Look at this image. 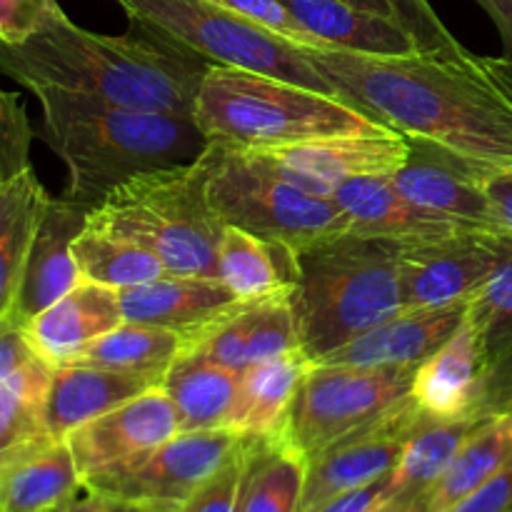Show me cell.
Returning <instances> with one entry per match:
<instances>
[{
	"label": "cell",
	"instance_id": "9c48e42d",
	"mask_svg": "<svg viewBox=\"0 0 512 512\" xmlns=\"http://www.w3.org/2000/svg\"><path fill=\"white\" fill-rule=\"evenodd\" d=\"M415 368L315 363L295 398L285 438L315 458L338 440L370 428L410 398Z\"/></svg>",
	"mask_w": 512,
	"mask_h": 512
},
{
	"label": "cell",
	"instance_id": "1f68e13d",
	"mask_svg": "<svg viewBox=\"0 0 512 512\" xmlns=\"http://www.w3.org/2000/svg\"><path fill=\"white\" fill-rule=\"evenodd\" d=\"M218 280L243 303H258L293 288V263L283 250L235 225H223Z\"/></svg>",
	"mask_w": 512,
	"mask_h": 512
},
{
	"label": "cell",
	"instance_id": "4dcf8cb0",
	"mask_svg": "<svg viewBox=\"0 0 512 512\" xmlns=\"http://www.w3.org/2000/svg\"><path fill=\"white\" fill-rule=\"evenodd\" d=\"M185 350H188V340L180 333L158 328V325L123 320L118 328L93 340L75 363L138 375V378L160 385Z\"/></svg>",
	"mask_w": 512,
	"mask_h": 512
},
{
	"label": "cell",
	"instance_id": "ba28073f",
	"mask_svg": "<svg viewBox=\"0 0 512 512\" xmlns=\"http://www.w3.org/2000/svg\"><path fill=\"white\" fill-rule=\"evenodd\" d=\"M135 28L200 55L210 65L253 70L338 95L308 48L208 0H118Z\"/></svg>",
	"mask_w": 512,
	"mask_h": 512
},
{
	"label": "cell",
	"instance_id": "9a60e30c",
	"mask_svg": "<svg viewBox=\"0 0 512 512\" xmlns=\"http://www.w3.org/2000/svg\"><path fill=\"white\" fill-rule=\"evenodd\" d=\"M123 320L158 325L180 333L188 345L248 303L235 298L218 278L163 275L150 283L118 290Z\"/></svg>",
	"mask_w": 512,
	"mask_h": 512
},
{
	"label": "cell",
	"instance_id": "e575fe53",
	"mask_svg": "<svg viewBox=\"0 0 512 512\" xmlns=\"http://www.w3.org/2000/svg\"><path fill=\"white\" fill-rule=\"evenodd\" d=\"M73 250L83 283L123 290L168 275L163 263L143 245L103 233V230L88 228V225L75 238Z\"/></svg>",
	"mask_w": 512,
	"mask_h": 512
},
{
	"label": "cell",
	"instance_id": "484cf974",
	"mask_svg": "<svg viewBox=\"0 0 512 512\" xmlns=\"http://www.w3.org/2000/svg\"><path fill=\"white\" fill-rule=\"evenodd\" d=\"M150 388L158 385L138 375L85 363L58 365L53 368L48 403H45V425L50 438L65 440L80 425L110 413Z\"/></svg>",
	"mask_w": 512,
	"mask_h": 512
},
{
	"label": "cell",
	"instance_id": "3957f363",
	"mask_svg": "<svg viewBox=\"0 0 512 512\" xmlns=\"http://www.w3.org/2000/svg\"><path fill=\"white\" fill-rule=\"evenodd\" d=\"M30 93L43 110V140L68 168L65 198L90 208L125 180L193 163L208 148L193 118L123 108L55 88Z\"/></svg>",
	"mask_w": 512,
	"mask_h": 512
},
{
	"label": "cell",
	"instance_id": "ac0fdd59",
	"mask_svg": "<svg viewBox=\"0 0 512 512\" xmlns=\"http://www.w3.org/2000/svg\"><path fill=\"white\" fill-rule=\"evenodd\" d=\"M335 203L350 220V235L383 238L395 243H423L475 230L450 215L435 213L400 193L390 175H368L340 185Z\"/></svg>",
	"mask_w": 512,
	"mask_h": 512
},
{
	"label": "cell",
	"instance_id": "2e32d148",
	"mask_svg": "<svg viewBox=\"0 0 512 512\" xmlns=\"http://www.w3.org/2000/svg\"><path fill=\"white\" fill-rule=\"evenodd\" d=\"M88 213L90 205L65 195L45 205L13 308L23 325L83 283L73 245L88 223Z\"/></svg>",
	"mask_w": 512,
	"mask_h": 512
},
{
	"label": "cell",
	"instance_id": "836d02e7",
	"mask_svg": "<svg viewBox=\"0 0 512 512\" xmlns=\"http://www.w3.org/2000/svg\"><path fill=\"white\" fill-rule=\"evenodd\" d=\"M53 365L35 355L0 385V460L50 438L45 403Z\"/></svg>",
	"mask_w": 512,
	"mask_h": 512
},
{
	"label": "cell",
	"instance_id": "60d3db41",
	"mask_svg": "<svg viewBox=\"0 0 512 512\" xmlns=\"http://www.w3.org/2000/svg\"><path fill=\"white\" fill-rule=\"evenodd\" d=\"M248 445V440H245ZM245 448L218 475L208 480L193 498L165 512H238V493L243 483Z\"/></svg>",
	"mask_w": 512,
	"mask_h": 512
},
{
	"label": "cell",
	"instance_id": "f546056e",
	"mask_svg": "<svg viewBox=\"0 0 512 512\" xmlns=\"http://www.w3.org/2000/svg\"><path fill=\"white\" fill-rule=\"evenodd\" d=\"M308 458L288 438L248 440L238 512H298Z\"/></svg>",
	"mask_w": 512,
	"mask_h": 512
},
{
	"label": "cell",
	"instance_id": "f6af8a7d",
	"mask_svg": "<svg viewBox=\"0 0 512 512\" xmlns=\"http://www.w3.org/2000/svg\"><path fill=\"white\" fill-rule=\"evenodd\" d=\"M390 475L375 480V483L363 485V488H355V490H350V493L338 495V498L328 500V503H323L318 510H313V512H368L370 508H375V505H378L385 495H388Z\"/></svg>",
	"mask_w": 512,
	"mask_h": 512
},
{
	"label": "cell",
	"instance_id": "7a4b0ae2",
	"mask_svg": "<svg viewBox=\"0 0 512 512\" xmlns=\"http://www.w3.org/2000/svg\"><path fill=\"white\" fill-rule=\"evenodd\" d=\"M208 60L153 33L98 35L68 15L23 43H0V73L25 90L85 93L113 105L193 118Z\"/></svg>",
	"mask_w": 512,
	"mask_h": 512
},
{
	"label": "cell",
	"instance_id": "7c38bea8",
	"mask_svg": "<svg viewBox=\"0 0 512 512\" xmlns=\"http://www.w3.org/2000/svg\"><path fill=\"white\" fill-rule=\"evenodd\" d=\"M248 153L300 188L333 198L335 190L350 180L393 175L403 168L410 158V140L395 130H380Z\"/></svg>",
	"mask_w": 512,
	"mask_h": 512
},
{
	"label": "cell",
	"instance_id": "277c9868",
	"mask_svg": "<svg viewBox=\"0 0 512 512\" xmlns=\"http://www.w3.org/2000/svg\"><path fill=\"white\" fill-rule=\"evenodd\" d=\"M193 120L208 143L235 150H278L390 130L343 95L225 65L205 70Z\"/></svg>",
	"mask_w": 512,
	"mask_h": 512
},
{
	"label": "cell",
	"instance_id": "bcb514c9",
	"mask_svg": "<svg viewBox=\"0 0 512 512\" xmlns=\"http://www.w3.org/2000/svg\"><path fill=\"white\" fill-rule=\"evenodd\" d=\"M58 512H165L148 508V505L130 503V500L115 498V495L100 493V490L80 488V493L75 498H70Z\"/></svg>",
	"mask_w": 512,
	"mask_h": 512
},
{
	"label": "cell",
	"instance_id": "b9f144b4",
	"mask_svg": "<svg viewBox=\"0 0 512 512\" xmlns=\"http://www.w3.org/2000/svg\"><path fill=\"white\" fill-rule=\"evenodd\" d=\"M473 175L493 208L500 233L512 238V165H485L475 168Z\"/></svg>",
	"mask_w": 512,
	"mask_h": 512
},
{
	"label": "cell",
	"instance_id": "4316f807",
	"mask_svg": "<svg viewBox=\"0 0 512 512\" xmlns=\"http://www.w3.org/2000/svg\"><path fill=\"white\" fill-rule=\"evenodd\" d=\"M485 420H430L423 418L405 443L403 455L390 475L388 498L400 503L420 505L425 510L430 493L450 468L465 440L475 433Z\"/></svg>",
	"mask_w": 512,
	"mask_h": 512
},
{
	"label": "cell",
	"instance_id": "4fadbf2b",
	"mask_svg": "<svg viewBox=\"0 0 512 512\" xmlns=\"http://www.w3.org/2000/svg\"><path fill=\"white\" fill-rule=\"evenodd\" d=\"M420 420L423 415L408 398L375 425L338 440L328 450L310 458L298 512L318 510L338 495L393 473Z\"/></svg>",
	"mask_w": 512,
	"mask_h": 512
},
{
	"label": "cell",
	"instance_id": "30bf717a",
	"mask_svg": "<svg viewBox=\"0 0 512 512\" xmlns=\"http://www.w3.org/2000/svg\"><path fill=\"white\" fill-rule=\"evenodd\" d=\"M243 448L245 440L225 428L178 433L140 458L90 475L83 485L130 503L170 510L193 498Z\"/></svg>",
	"mask_w": 512,
	"mask_h": 512
},
{
	"label": "cell",
	"instance_id": "8fae6325",
	"mask_svg": "<svg viewBox=\"0 0 512 512\" xmlns=\"http://www.w3.org/2000/svg\"><path fill=\"white\" fill-rule=\"evenodd\" d=\"M503 235L463 230L440 240L400 243L403 310L468 305L493 273Z\"/></svg>",
	"mask_w": 512,
	"mask_h": 512
},
{
	"label": "cell",
	"instance_id": "d590c367",
	"mask_svg": "<svg viewBox=\"0 0 512 512\" xmlns=\"http://www.w3.org/2000/svg\"><path fill=\"white\" fill-rule=\"evenodd\" d=\"M465 318L483 340L485 355L512 343V238L503 235V248L493 273L470 298Z\"/></svg>",
	"mask_w": 512,
	"mask_h": 512
},
{
	"label": "cell",
	"instance_id": "5bb4252c",
	"mask_svg": "<svg viewBox=\"0 0 512 512\" xmlns=\"http://www.w3.org/2000/svg\"><path fill=\"white\" fill-rule=\"evenodd\" d=\"M180 430L178 410L163 388L145 390L138 398L80 425L68 435L70 453L80 478L123 465L173 440Z\"/></svg>",
	"mask_w": 512,
	"mask_h": 512
},
{
	"label": "cell",
	"instance_id": "e0dca14e",
	"mask_svg": "<svg viewBox=\"0 0 512 512\" xmlns=\"http://www.w3.org/2000/svg\"><path fill=\"white\" fill-rule=\"evenodd\" d=\"M485 348L468 318L453 335L415 368L410 400L423 418L458 420L483 415Z\"/></svg>",
	"mask_w": 512,
	"mask_h": 512
},
{
	"label": "cell",
	"instance_id": "7bdbcfd3",
	"mask_svg": "<svg viewBox=\"0 0 512 512\" xmlns=\"http://www.w3.org/2000/svg\"><path fill=\"white\" fill-rule=\"evenodd\" d=\"M33 358L35 350L30 348L25 325L20 323L18 315L8 313L0 318V385Z\"/></svg>",
	"mask_w": 512,
	"mask_h": 512
},
{
	"label": "cell",
	"instance_id": "52a82bcc",
	"mask_svg": "<svg viewBox=\"0 0 512 512\" xmlns=\"http://www.w3.org/2000/svg\"><path fill=\"white\" fill-rule=\"evenodd\" d=\"M208 200L223 225H235L295 258L325 240L350 235V220L330 195L310 193L248 150L208 143Z\"/></svg>",
	"mask_w": 512,
	"mask_h": 512
},
{
	"label": "cell",
	"instance_id": "f1b7e54d",
	"mask_svg": "<svg viewBox=\"0 0 512 512\" xmlns=\"http://www.w3.org/2000/svg\"><path fill=\"white\" fill-rule=\"evenodd\" d=\"M238 370L210 363L198 353H183L163 378L160 388L173 400L180 430L223 428L240 385Z\"/></svg>",
	"mask_w": 512,
	"mask_h": 512
},
{
	"label": "cell",
	"instance_id": "8d00e7d4",
	"mask_svg": "<svg viewBox=\"0 0 512 512\" xmlns=\"http://www.w3.org/2000/svg\"><path fill=\"white\" fill-rule=\"evenodd\" d=\"M365 13L380 15L393 23L408 28L420 40L425 53H440V50L460 48V40L440 20L430 0H340Z\"/></svg>",
	"mask_w": 512,
	"mask_h": 512
},
{
	"label": "cell",
	"instance_id": "cb8c5ba5",
	"mask_svg": "<svg viewBox=\"0 0 512 512\" xmlns=\"http://www.w3.org/2000/svg\"><path fill=\"white\" fill-rule=\"evenodd\" d=\"M80 488L68 440L43 438L0 460V512H58Z\"/></svg>",
	"mask_w": 512,
	"mask_h": 512
},
{
	"label": "cell",
	"instance_id": "c3c4849f",
	"mask_svg": "<svg viewBox=\"0 0 512 512\" xmlns=\"http://www.w3.org/2000/svg\"><path fill=\"white\" fill-rule=\"evenodd\" d=\"M368 512H425V510L420 508V505L400 503V500H395V498H388V495H385V498L380 500V503L375 505V508H370Z\"/></svg>",
	"mask_w": 512,
	"mask_h": 512
},
{
	"label": "cell",
	"instance_id": "d6a6232c",
	"mask_svg": "<svg viewBox=\"0 0 512 512\" xmlns=\"http://www.w3.org/2000/svg\"><path fill=\"white\" fill-rule=\"evenodd\" d=\"M512 465V413L485 420L430 493L425 512H445Z\"/></svg>",
	"mask_w": 512,
	"mask_h": 512
},
{
	"label": "cell",
	"instance_id": "d6986e66",
	"mask_svg": "<svg viewBox=\"0 0 512 512\" xmlns=\"http://www.w3.org/2000/svg\"><path fill=\"white\" fill-rule=\"evenodd\" d=\"M473 168L478 165L450 158L423 140H410L408 163L395 170L390 180L423 208L450 215L475 230L503 235Z\"/></svg>",
	"mask_w": 512,
	"mask_h": 512
},
{
	"label": "cell",
	"instance_id": "74e56055",
	"mask_svg": "<svg viewBox=\"0 0 512 512\" xmlns=\"http://www.w3.org/2000/svg\"><path fill=\"white\" fill-rule=\"evenodd\" d=\"M33 125L23 100L0 88V183H8L30 165Z\"/></svg>",
	"mask_w": 512,
	"mask_h": 512
},
{
	"label": "cell",
	"instance_id": "f35d334b",
	"mask_svg": "<svg viewBox=\"0 0 512 512\" xmlns=\"http://www.w3.org/2000/svg\"><path fill=\"white\" fill-rule=\"evenodd\" d=\"M208 3L220 5V8L230 10V13H238L243 18L253 20V23L263 25V28L273 30L280 38L290 40L295 45H303V48H328V45L320 43L315 35H310L298 20L290 15V10L285 8L283 0H208Z\"/></svg>",
	"mask_w": 512,
	"mask_h": 512
},
{
	"label": "cell",
	"instance_id": "8992f818",
	"mask_svg": "<svg viewBox=\"0 0 512 512\" xmlns=\"http://www.w3.org/2000/svg\"><path fill=\"white\" fill-rule=\"evenodd\" d=\"M208 165L148 170L110 190L88 213V228L133 240L163 263L168 275L218 278L223 223L208 200Z\"/></svg>",
	"mask_w": 512,
	"mask_h": 512
},
{
	"label": "cell",
	"instance_id": "83f0119b",
	"mask_svg": "<svg viewBox=\"0 0 512 512\" xmlns=\"http://www.w3.org/2000/svg\"><path fill=\"white\" fill-rule=\"evenodd\" d=\"M50 195L33 168L0 183V318L13 313L30 245Z\"/></svg>",
	"mask_w": 512,
	"mask_h": 512
},
{
	"label": "cell",
	"instance_id": "6da1fadb",
	"mask_svg": "<svg viewBox=\"0 0 512 512\" xmlns=\"http://www.w3.org/2000/svg\"><path fill=\"white\" fill-rule=\"evenodd\" d=\"M338 95L383 123L473 165H512V60L465 45L408 58L308 48Z\"/></svg>",
	"mask_w": 512,
	"mask_h": 512
},
{
	"label": "cell",
	"instance_id": "d4e9b609",
	"mask_svg": "<svg viewBox=\"0 0 512 512\" xmlns=\"http://www.w3.org/2000/svg\"><path fill=\"white\" fill-rule=\"evenodd\" d=\"M295 20L330 50L373 58H408L425 53L403 25L365 13L340 0H283Z\"/></svg>",
	"mask_w": 512,
	"mask_h": 512
},
{
	"label": "cell",
	"instance_id": "ffe728a7",
	"mask_svg": "<svg viewBox=\"0 0 512 512\" xmlns=\"http://www.w3.org/2000/svg\"><path fill=\"white\" fill-rule=\"evenodd\" d=\"M293 350H300V335L290 290H285L258 303H248L233 318L195 338L185 353H198L210 363L243 373L250 365Z\"/></svg>",
	"mask_w": 512,
	"mask_h": 512
},
{
	"label": "cell",
	"instance_id": "603a6c76",
	"mask_svg": "<svg viewBox=\"0 0 512 512\" xmlns=\"http://www.w3.org/2000/svg\"><path fill=\"white\" fill-rule=\"evenodd\" d=\"M313 365L303 350L250 365L240 375L238 393L223 428L243 440L285 438L298 390Z\"/></svg>",
	"mask_w": 512,
	"mask_h": 512
},
{
	"label": "cell",
	"instance_id": "ee69618b",
	"mask_svg": "<svg viewBox=\"0 0 512 512\" xmlns=\"http://www.w3.org/2000/svg\"><path fill=\"white\" fill-rule=\"evenodd\" d=\"M445 512H512V465Z\"/></svg>",
	"mask_w": 512,
	"mask_h": 512
},
{
	"label": "cell",
	"instance_id": "ab89813d",
	"mask_svg": "<svg viewBox=\"0 0 512 512\" xmlns=\"http://www.w3.org/2000/svg\"><path fill=\"white\" fill-rule=\"evenodd\" d=\"M63 15L58 0H0V43H23Z\"/></svg>",
	"mask_w": 512,
	"mask_h": 512
},
{
	"label": "cell",
	"instance_id": "5b68a950",
	"mask_svg": "<svg viewBox=\"0 0 512 512\" xmlns=\"http://www.w3.org/2000/svg\"><path fill=\"white\" fill-rule=\"evenodd\" d=\"M398 253L395 240L340 235L290 258L300 350L313 363L403 310Z\"/></svg>",
	"mask_w": 512,
	"mask_h": 512
},
{
	"label": "cell",
	"instance_id": "7402d4cb",
	"mask_svg": "<svg viewBox=\"0 0 512 512\" xmlns=\"http://www.w3.org/2000/svg\"><path fill=\"white\" fill-rule=\"evenodd\" d=\"M123 323L118 290L95 283H80L60 300L25 323L30 348L38 358L58 365H70L100 335Z\"/></svg>",
	"mask_w": 512,
	"mask_h": 512
},
{
	"label": "cell",
	"instance_id": "7dc6e473",
	"mask_svg": "<svg viewBox=\"0 0 512 512\" xmlns=\"http://www.w3.org/2000/svg\"><path fill=\"white\" fill-rule=\"evenodd\" d=\"M478 5L495 23L500 38H503L505 53L512 60V0H478Z\"/></svg>",
	"mask_w": 512,
	"mask_h": 512
},
{
	"label": "cell",
	"instance_id": "44dd1931",
	"mask_svg": "<svg viewBox=\"0 0 512 512\" xmlns=\"http://www.w3.org/2000/svg\"><path fill=\"white\" fill-rule=\"evenodd\" d=\"M468 305L450 308L400 310L385 323L375 325L360 338L325 355V365H358V368H418L463 323Z\"/></svg>",
	"mask_w": 512,
	"mask_h": 512
}]
</instances>
